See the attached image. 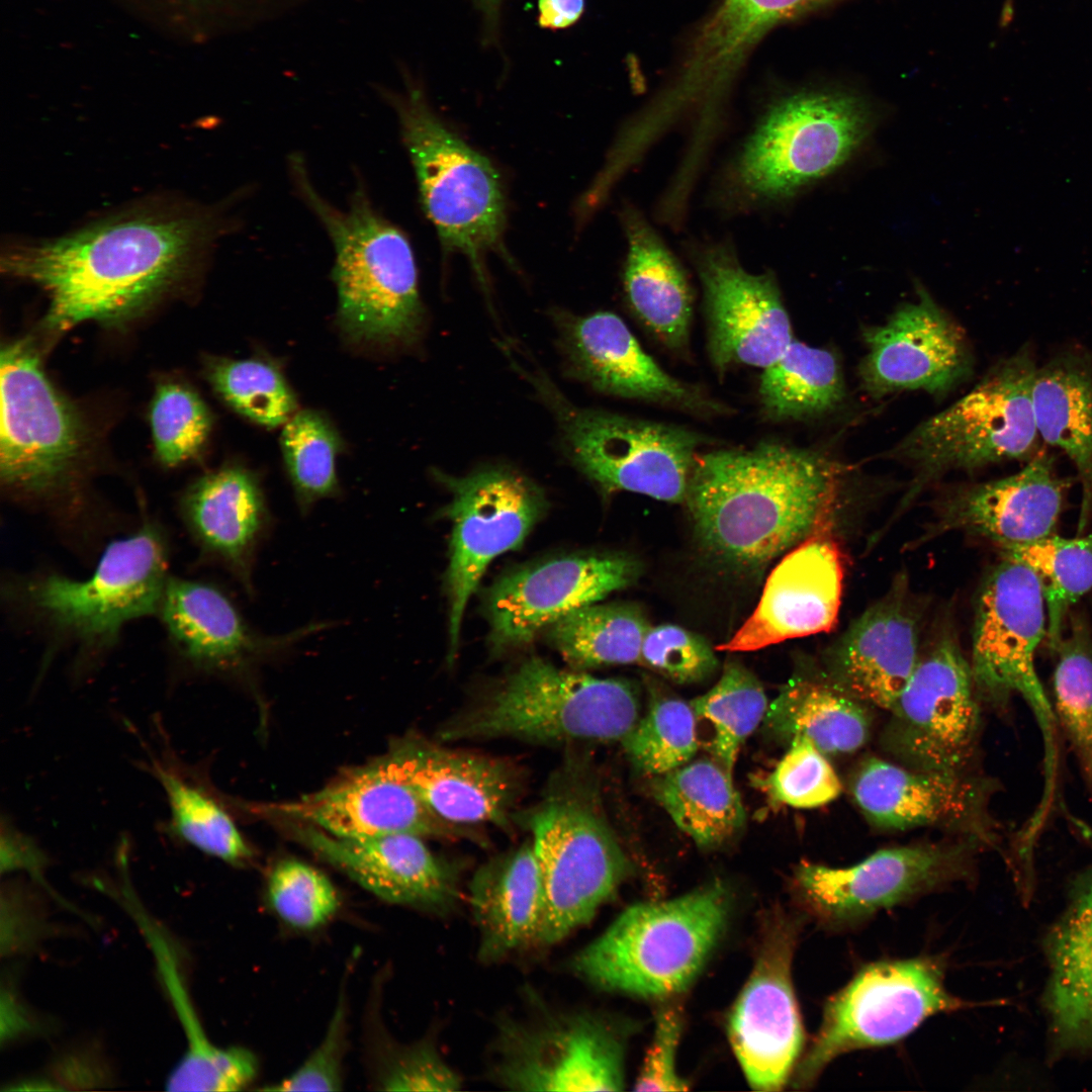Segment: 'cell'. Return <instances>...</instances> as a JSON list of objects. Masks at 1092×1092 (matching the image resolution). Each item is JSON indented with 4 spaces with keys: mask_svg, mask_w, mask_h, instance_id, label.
Wrapping results in <instances>:
<instances>
[{
    "mask_svg": "<svg viewBox=\"0 0 1092 1092\" xmlns=\"http://www.w3.org/2000/svg\"><path fill=\"white\" fill-rule=\"evenodd\" d=\"M295 828L298 839L379 899L435 914L453 909L458 872L412 833L364 838L331 835L313 826Z\"/></svg>",
    "mask_w": 1092,
    "mask_h": 1092,
    "instance_id": "26",
    "label": "cell"
},
{
    "mask_svg": "<svg viewBox=\"0 0 1092 1092\" xmlns=\"http://www.w3.org/2000/svg\"><path fill=\"white\" fill-rule=\"evenodd\" d=\"M650 688L646 714L622 742L638 769L661 776L688 763L700 743L691 703Z\"/></svg>",
    "mask_w": 1092,
    "mask_h": 1092,
    "instance_id": "47",
    "label": "cell"
},
{
    "mask_svg": "<svg viewBox=\"0 0 1092 1092\" xmlns=\"http://www.w3.org/2000/svg\"><path fill=\"white\" fill-rule=\"evenodd\" d=\"M167 580L163 542L147 525L111 542L87 578L48 575L26 593L57 630L85 643H104L129 621L157 612Z\"/></svg>",
    "mask_w": 1092,
    "mask_h": 1092,
    "instance_id": "16",
    "label": "cell"
},
{
    "mask_svg": "<svg viewBox=\"0 0 1092 1092\" xmlns=\"http://www.w3.org/2000/svg\"><path fill=\"white\" fill-rule=\"evenodd\" d=\"M376 1084L385 1091H456L460 1075L441 1057L429 1036L411 1044L380 1042Z\"/></svg>",
    "mask_w": 1092,
    "mask_h": 1092,
    "instance_id": "53",
    "label": "cell"
},
{
    "mask_svg": "<svg viewBox=\"0 0 1092 1092\" xmlns=\"http://www.w3.org/2000/svg\"><path fill=\"white\" fill-rule=\"evenodd\" d=\"M480 10L486 31L493 36L499 23L500 8L506 0H473Z\"/></svg>",
    "mask_w": 1092,
    "mask_h": 1092,
    "instance_id": "59",
    "label": "cell"
},
{
    "mask_svg": "<svg viewBox=\"0 0 1092 1092\" xmlns=\"http://www.w3.org/2000/svg\"><path fill=\"white\" fill-rule=\"evenodd\" d=\"M988 847L974 838L880 849L847 868L802 862L797 888L806 908L824 926L845 930L891 908L971 874Z\"/></svg>",
    "mask_w": 1092,
    "mask_h": 1092,
    "instance_id": "15",
    "label": "cell"
},
{
    "mask_svg": "<svg viewBox=\"0 0 1092 1092\" xmlns=\"http://www.w3.org/2000/svg\"><path fill=\"white\" fill-rule=\"evenodd\" d=\"M797 923L775 914L728 1017V1038L754 1090L777 1091L798 1064L804 1032L792 981Z\"/></svg>",
    "mask_w": 1092,
    "mask_h": 1092,
    "instance_id": "19",
    "label": "cell"
},
{
    "mask_svg": "<svg viewBox=\"0 0 1092 1092\" xmlns=\"http://www.w3.org/2000/svg\"><path fill=\"white\" fill-rule=\"evenodd\" d=\"M339 444L331 424L316 412H298L284 424L281 447L301 512L337 493Z\"/></svg>",
    "mask_w": 1092,
    "mask_h": 1092,
    "instance_id": "48",
    "label": "cell"
},
{
    "mask_svg": "<svg viewBox=\"0 0 1092 1092\" xmlns=\"http://www.w3.org/2000/svg\"><path fill=\"white\" fill-rule=\"evenodd\" d=\"M972 1006L946 990L937 959L869 965L826 1003L817 1034L796 1066L794 1084L808 1087L840 1055L893 1043L933 1014Z\"/></svg>",
    "mask_w": 1092,
    "mask_h": 1092,
    "instance_id": "11",
    "label": "cell"
},
{
    "mask_svg": "<svg viewBox=\"0 0 1092 1092\" xmlns=\"http://www.w3.org/2000/svg\"><path fill=\"white\" fill-rule=\"evenodd\" d=\"M763 722L771 736L789 742L807 737L825 754L854 752L870 735L866 705L828 678L790 680L768 704Z\"/></svg>",
    "mask_w": 1092,
    "mask_h": 1092,
    "instance_id": "40",
    "label": "cell"
},
{
    "mask_svg": "<svg viewBox=\"0 0 1092 1092\" xmlns=\"http://www.w3.org/2000/svg\"><path fill=\"white\" fill-rule=\"evenodd\" d=\"M441 820L453 825H509L521 790L518 770L492 757L450 749L421 737L397 742L382 758Z\"/></svg>",
    "mask_w": 1092,
    "mask_h": 1092,
    "instance_id": "27",
    "label": "cell"
},
{
    "mask_svg": "<svg viewBox=\"0 0 1092 1092\" xmlns=\"http://www.w3.org/2000/svg\"><path fill=\"white\" fill-rule=\"evenodd\" d=\"M250 811L313 826L331 835L364 838L390 833L454 837L463 831L438 818L383 759L290 802L256 804Z\"/></svg>",
    "mask_w": 1092,
    "mask_h": 1092,
    "instance_id": "24",
    "label": "cell"
},
{
    "mask_svg": "<svg viewBox=\"0 0 1092 1092\" xmlns=\"http://www.w3.org/2000/svg\"><path fill=\"white\" fill-rule=\"evenodd\" d=\"M1001 550L1037 576L1045 602L1046 636L1056 650L1071 607L1092 588V533L1074 538L1054 534Z\"/></svg>",
    "mask_w": 1092,
    "mask_h": 1092,
    "instance_id": "46",
    "label": "cell"
},
{
    "mask_svg": "<svg viewBox=\"0 0 1092 1092\" xmlns=\"http://www.w3.org/2000/svg\"><path fill=\"white\" fill-rule=\"evenodd\" d=\"M144 757L138 761L161 787L168 806L162 832L177 843L191 846L226 863L250 860L251 848L234 819L206 786L199 771L173 747L161 718L154 716L149 737L134 726Z\"/></svg>",
    "mask_w": 1092,
    "mask_h": 1092,
    "instance_id": "33",
    "label": "cell"
},
{
    "mask_svg": "<svg viewBox=\"0 0 1092 1092\" xmlns=\"http://www.w3.org/2000/svg\"><path fill=\"white\" fill-rule=\"evenodd\" d=\"M639 664L680 685L708 678L718 667L711 645L702 636L672 624L648 629Z\"/></svg>",
    "mask_w": 1092,
    "mask_h": 1092,
    "instance_id": "54",
    "label": "cell"
},
{
    "mask_svg": "<svg viewBox=\"0 0 1092 1092\" xmlns=\"http://www.w3.org/2000/svg\"><path fill=\"white\" fill-rule=\"evenodd\" d=\"M842 583L839 547L824 531L811 535L780 560L753 613L715 649L754 651L830 631L837 622Z\"/></svg>",
    "mask_w": 1092,
    "mask_h": 1092,
    "instance_id": "25",
    "label": "cell"
},
{
    "mask_svg": "<svg viewBox=\"0 0 1092 1092\" xmlns=\"http://www.w3.org/2000/svg\"><path fill=\"white\" fill-rule=\"evenodd\" d=\"M123 905L148 941L186 1038L185 1053L168 1076L166 1089L219 1092L231 1090L246 1070L245 1050L242 1046L220 1048L210 1040L195 1012L172 941L143 909L136 896L126 899Z\"/></svg>",
    "mask_w": 1092,
    "mask_h": 1092,
    "instance_id": "39",
    "label": "cell"
},
{
    "mask_svg": "<svg viewBox=\"0 0 1092 1092\" xmlns=\"http://www.w3.org/2000/svg\"><path fill=\"white\" fill-rule=\"evenodd\" d=\"M650 628L638 608L630 605H589L559 620L548 639L574 668L639 663Z\"/></svg>",
    "mask_w": 1092,
    "mask_h": 1092,
    "instance_id": "43",
    "label": "cell"
},
{
    "mask_svg": "<svg viewBox=\"0 0 1092 1092\" xmlns=\"http://www.w3.org/2000/svg\"><path fill=\"white\" fill-rule=\"evenodd\" d=\"M493 1080L515 1091H621L624 1046L604 1017L574 1010L537 1009L500 1020Z\"/></svg>",
    "mask_w": 1092,
    "mask_h": 1092,
    "instance_id": "12",
    "label": "cell"
},
{
    "mask_svg": "<svg viewBox=\"0 0 1092 1092\" xmlns=\"http://www.w3.org/2000/svg\"><path fill=\"white\" fill-rule=\"evenodd\" d=\"M158 611L186 660L210 673L244 670L325 628L312 624L284 635H263L250 627L222 592L180 578H168Z\"/></svg>",
    "mask_w": 1092,
    "mask_h": 1092,
    "instance_id": "28",
    "label": "cell"
},
{
    "mask_svg": "<svg viewBox=\"0 0 1092 1092\" xmlns=\"http://www.w3.org/2000/svg\"><path fill=\"white\" fill-rule=\"evenodd\" d=\"M853 467L781 443L699 453L686 494L696 531L722 560L762 565L826 530Z\"/></svg>",
    "mask_w": 1092,
    "mask_h": 1092,
    "instance_id": "2",
    "label": "cell"
},
{
    "mask_svg": "<svg viewBox=\"0 0 1092 1092\" xmlns=\"http://www.w3.org/2000/svg\"><path fill=\"white\" fill-rule=\"evenodd\" d=\"M543 908L536 943L559 942L589 922L630 864L590 793L566 772L527 816Z\"/></svg>",
    "mask_w": 1092,
    "mask_h": 1092,
    "instance_id": "9",
    "label": "cell"
},
{
    "mask_svg": "<svg viewBox=\"0 0 1092 1092\" xmlns=\"http://www.w3.org/2000/svg\"><path fill=\"white\" fill-rule=\"evenodd\" d=\"M862 339L858 377L873 397L902 390L942 394L973 373L966 332L923 287L885 323L864 328Z\"/></svg>",
    "mask_w": 1092,
    "mask_h": 1092,
    "instance_id": "20",
    "label": "cell"
},
{
    "mask_svg": "<svg viewBox=\"0 0 1092 1092\" xmlns=\"http://www.w3.org/2000/svg\"><path fill=\"white\" fill-rule=\"evenodd\" d=\"M696 266L708 322L713 366L724 373L734 365L764 369L794 341L789 313L776 278L743 269L726 246L704 247Z\"/></svg>",
    "mask_w": 1092,
    "mask_h": 1092,
    "instance_id": "21",
    "label": "cell"
},
{
    "mask_svg": "<svg viewBox=\"0 0 1092 1092\" xmlns=\"http://www.w3.org/2000/svg\"><path fill=\"white\" fill-rule=\"evenodd\" d=\"M759 399L764 414L777 421L800 420L827 413L844 397L842 372L835 355L794 341L762 369Z\"/></svg>",
    "mask_w": 1092,
    "mask_h": 1092,
    "instance_id": "42",
    "label": "cell"
},
{
    "mask_svg": "<svg viewBox=\"0 0 1092 1092\" xmlns=\"http://www.w3.org/2000/svg\"><path fill=\"white\" fill-rule=\"evenodd\" d=\"M184 510L203 549L224 563L252 593L256 551L270 523L257 477L240 467L209 473L190 488Z\"/></svg>",
    "mask_w": 1092,
    "mask_h": 1092,
    "instance_id": "35",
    "label": "cell"
},
{
    "mask_svg": "<svg viewBox=\"0 0 1092 1092\" xmlns=\"http://www.w3.org/2000/svg\"><path fill=\"white\" fill-rule=\"evenodd\" d=\"M347 1008L341 996L320 1044L289 1076L268 1091H339L343 1085V1063L347 1049Z\"/></svg>",
    "mask_w": 1092,
    "mask_h": 1092,
    "instance_id": "55",
    "label": "cell"
},
{
    "mask_svg": "<svg viewBox=\"0 0 1092 1092\" xmlns=\"http://www.w3.org/2000/svg\"><path fill=\"white\" fill-rule=\"evenodd\" d=\"M873 114L842 91H802L772 103L733 159L729 186L739 198L764 203L793 196L831 174L860 147Z\"/></svg>",
    "mask_w": 1092,
    "mask_h": 1092,
    "instance_id": "8",
    "label": "cell"
},
{
    "mask_svg": "<svg viewBox=\"0 0 1092 1092\" xmlns=\"http://www.w3.org/2000/svg\"><path fill=\"white\" fill-rule=\"evenodd\" d=\"M397 113L421 200L446 251L470 261L482 280L489 252L506 254V202L490 161L450 130L420 87L388 96Z\"/></svg>",
    "mask_w": 1092,
    "mask_h": 1092,
    "instance_id": "7",
    "label": "cell"
},
{
    "mask_svg": "<svg viewBox=\"0 0 1092 1092\" xmlns=\"http://www.w3.org/2000/svg\"><path fill=\"white\" fill-rule=\"evenodd\" d=\"M1032 401L1040 439L1061 449L1074 464L1081 484L1078 533L1092 519V360L1069 350L1035 372Z\"/></svg>",
    "mask_w": 1092,
    "mask_h": 1092,
    "instance_id": "38",
    "label": "cell"
},
{
    "mask_svg": "<svg viewBox=\"0 0 1092 1092\" xmlns=\"http://www.w3.org/2000/svg\"><path fill=\"white\" fill-rule=\"evenodd\" d=\"M436 476L452 494L445 509L452 522L446 576L448 658L452 661L466 605L483 572L496 556L523 543L542 518L546 500L531 480L509 469H483L463 477Z\"/></svg>",
    "mask_w": 1092,
    "mask_h": 1092,
    "instance_id": "17",
    "label": "cell"
},
{
    "mask_svg": "<svg viewBox=\"0 0 1092 1092\" xmlns=\"http://www.w3.org/2000/svg\"><path fill=\"white\" fill-rule=\"evenodd\" d=\"M218 394L238 413L264 427L285 424L296 399L282 374L257 359L218 360L209 371Z\"/></svg>",
    "mask_w": 1092,
    "mask_h": 1092,
    "instance_id": "49",
    "label": "cell"
},
{
    "mask_svg": "<svg viewBox=\"0 0 1092 1092\" xmlns=\"http://www.w3.org/2000/svg\"><path fill=\"white\" fill-rule=\"evenodd\" d=\"M469 902L481 962L494 963L536 943L543 890L533 845L525 843L481 866L470 881Z\"/></svg>",
    "mask_w": 1092,
    "mask_h": 1092,
    "instance_id": "36",
    "label": "cell"
},
{
    "mask_svg": "<svg viewBox=\"0 0 1092 1092\" xmlns=\"http://www.w3.org/2000/svg\"><path fill=\"white\" fill-rule=\"evenodd\" d=\"M635 564L619 556L573 555L523 567L488 590L489 642L504 651L532 641L544 629L631 583Z\"/></svg>",
    "mask_w": 1092,
    "mask_h": 1092,
    "instance_id": "23",
    "label": "cell"
},
{
    "mask_svg": "<svg viewBox=\"0 0 1092 1092\" xmlns=\"http://www.w3.org/2000/svg\"><path fill=\"white\" fill-rule=\"evenodd\" d=\"M81 448L76 415L46 377L25 342L1 352L0 469L2 480L46 492L70 473Z\"/></svg>",
    "mask_w": 1092,
    "mask_h": 1092,
    "instance_id": "18",
    "label": "cell"
},
{
    "mask_svg": "<svg viewBox=\"0 0 1092 1092\" xmlns=\"http://www.w3.org/2000/svg\"><path fill=\"white\" fill-rule=\"evenodd\" d=\"M216 229L209 212L144 208L62 238L17 246L2 258V266L49 293L50 328L113 322L146 307L195 270Z\"/></svg>",
    "mask_w": 1092,
    "mask_h": 1092,
    "instance_id": "1",
    "label": "cell"
},
{
    "mask_svg": "<svg viewBox=\"0 0 1092 1092\" xmlns=\"http://www.w3.org/2000/svg\"><path fill=\"white\" fill-rule=\"evenodd\" d=\"M584 5L585 0H538V24L551 30L567 28L579 20Z\"/></svg>",
    "mask_w": 1092,
    "mask_h": 1092,
    "instance_id": "58",
    "label": "cell"
},
{
    "mask_svg": "<svg viewBox=\"0 0 1092 1092\" xmlns=\"http://www.w3.org/2000/svg\"><path fill=\"white\" fill-rule=\"evenodd\" d=\"M1038 365L1028 344L996 363L963 397L922 421L886 452L916 471L909 496L951 470L1030 460L1042 449L1032 387Z\"/></svg>",
    "mask_w": 1092,
    "mask_h": 1092,
    "instance_id": "6",
    "label": "cell"
},
{
    "mask_svg": "<svg viewBox=\"0 0 1092 1092\" xmlns=\"http://www.w3.org/2000/svg\"><path fill=\"white\" fill-rule=\"evenodd\" d=\"M1056 651L1052 708L1085 792L1092 797V636L1081 617L1072 616Z\"/></svg>",
    "mask_w": 1092,
    "mask_h": 1092,
    "instance_id": "45",
    "label": "cell"
},
{
    "mask_svg": "<svg viewBox=\"0 0 1092 1092\" xmlns=\"http://www.w3.org/2000/svg\"><path fill=\"white\" fill-rule=\"evenodd\" d=\"M920 657L918 616L897 588L867 609L835 643L827 678L864 705L890 711Z\"/></svg>",
    "mask_w": 1092,
    "mask_h": 1092,
    "instance_id": "31",
    "label": "cell"
},
{
    "mask_svg": "<svg viewBox=\"0 0 1092 1092\" xmlns=\"http://www.w3.org/2000/svg\"><path fill=\"white\" fill-rule=\"evenodd\" d=\"M690 703L700 745L732 774L740 747L768 708L761 684L740 662L730 660L716 685Z\"/></svg>",
    "mask_w": 1092,
    "mask_h": 1092,
    "instance_id": "44",
    "label": "cell"
},
{
    "mask_svg": "<svg viewBox=\"0 0 1092 1092\" xmlns=\"http://www.w3.org/2000/svg\"><path fill=\"white\" fill-rule=\"evenodd\" d=\"M830 0H719L699 30L669 91L709 106L729 86L755 43L774 26Z\"/></svg>",
    "mask_w": 1092,
    "mask_h": 1092,
    "instance_id": "34",
    "label": "cell"
},
{
    "mask_svg": "<svg viewBox=\"0 0 1092 1092\" xmlns=\"http://www.w3.org/2000/svg\"><path fill=\"white\" fill-rule=\"evenodd\" d=\"M730 897L720 883L686 895L631 905L571 961L594 986L641 998H666L689 987L717 946Z\"/></svg>",
    "mask_w": 1092,
    "mask_h": 1092,
    "instance_id": "4",
    "label": "cell"
},
{
    "mask_svg": "<svg viewBox=\"0 0 1092 1092\" xmlns=\"http://www.w3.org/2000/svg\"><path fill=\"white\" fill-rule=\"evenodd\" d=\"M1050 1053L1092 1058V864L1070 881L1067 904L1043 941Z\"/></svg>",
    "mask_w": 1092,
    "mask_h": 1092,
    "instance_id": "32",
    "label": "cell"
},
{
    "mask_svg": "<svg viewBox=\"0 0 1092 1092\" xmlns=\"http://www.w3.org/2000/svg\"><path fill=\"white\" fill-rule=\"evenodd\" d=\"M681 1030L682 1017L678 1008L666 1006L658 1010L652 1041L635 1081L636 1091H685L689 1088L676 1070Z\"/></svg>",
    "mask_w": 1092,
    "mask_h": 1092,
    "instance_id": "56",
    "label": "cell"
},
{
    "mask_svg": "<svg viewBox=\"0 0 1092 1092\" xmlns=\"http://www.w3.org/2000/svg\"><path fill=\"white\" fill-rule=\"evenodd\" d=\"M1 874L24 872L33 882L51 890L44 870L49 857L40 844L28 833L20 830L10 817H1Z\"/></svg>",
    "mask_w": 1092,
    "mask_h": 1092,
    "instance_id": "57",
    "label": "cell"
},
{
    "mask_svg": "<svg viewBox=\"0 0 1092 1092\" xmlns=\"http://www.w3.org/2000/svg\"><path fill=\"white\" fill-rule=\"evenodd\" d=\"M978 700L970 662L945 634L920 657L890 709L882 745L907 767L966 774L979 741Z\"/></svg>",
    "mask_w": 1092,
    "mask_h": 1092,
    "instance_id": "13",
    "label": "cell"
},
{
    "mask_svg": "<svg viewBox=\"0 0 1092 1092\" xmlns=\"http://www.w3.org/2000/svg\"><path fill=\"white\" fill-rule=\"evenodd\" d=\"M628 252L623 284L638 320L671 350L687 347L693 297L685 271L647 220L632 207L622 215Z\"/></svg>",
    "mask_w": 1092,
    "mask_h": 1092,
    "instance_id": "37",
    "label": "cell"
},
{
    "mask_svg": "<svg viewBox=\"0 0 1092 1092\" xmlns=\"http://www.w3.org/2000/svg\"><path fill=\"white\" fill-rule=\"evenodd\" d=\"M267 898L281 921L305 931L329 922L340 907L331 881L313 867L292 858L283 859L272 869Z\"/></svg>",
    "mask_w": 1092,
    "mask_h": 1092,
    "instance_id": "50",
    "label": "cell"
},
{
    "mask_svg": "<svg viewBox=\"0 0 1092 1092\" xmlns=\"http://www.w3.org/2000/svg\"><path fill=\"white\" fill-rule=\"evenodd\" d=\"M789 743L785 755L762 782L769 798L797 809L817 808L837 799L842 785L826 754L804 736Z\"/></svg>",
    "mask_w": 1092,
    "mask_h": 1092,
    "instance_id": "51",
    "label": "cell"
},
{
    "mask_svg": "<svg viewBox=\"0 0 1092 1092\" xmlns=\"http://www.w3.org/2000/svg\"><path fill=\"white\" fill-rule=\"evenodd\" d=\"M557 412L575 465L605 490L685 502L707 437L680 426L610 412L568 405Z\"/></svg>",
    "mask_w": 1092,
    "mask_h": 1092,
    "instance_id": "14",
    "label": "cell"
},
{
    "mask_svg": "<svg viewBox=\"0 0 1092 1092\" xmlns=\"http://www.w3.org/2000/svg\"><path fill=\"white\" fill-rule=\"evenodd\" d=\"M995 782L966 774L920 770L872 757L851 783L855 803L876 826L905 830L942 827L994 846L998 825L989 803Z\"/></svg>",
    "mask_w": 1092,
    "mask_h": 1092,
    "instance_id": "22",
    "label": "cell"
},
{
    "mask_svg": "<svg viewBox=\"0 0 1092 1092\" xmlns=\"http://www.w3.org/2000/svg\"><path fill=\"white\" fill-rule=\"evenodd\" d=\"M150 417L157 454L168 466L196 455L207 439L211 424L209 412L199 396L175 383L158 388Z\"/></svg>",
    "mask_w": 1092,
    "mask_h": 1092,
    "instance_id": "52",
    "label": "cell"
},
{
    "mask_svg": "<svg viewBox=\"0 0 1092 1092\" xmlns=\"http://www.w3.org/2000/svg\"><path fill=\"white\" fill-rule=\"evenodd\" d=\"M659 777L656 799L699 846H719L743 827L745 809L732 774L715 759L689 761Z\"/></svg>",
    "mask_w": 1092,
    "mask_h": 1092,
    "instance_id": "41",
    "label": "cell"
},
{
    "mask_svg": "<svg viewBox=\"0 0 1092 1092\" xmlns=\"http://www.w3.org/2000/svg\"><path fill=\"white\" fill-rule=\"evenodd\" d=\"M1066 489L1054 457L1041 450L1020 471L944 498L937 529L976 534L1000 548L1033 542L1055 534Z\"/></svg>",
    "mask_w": 1092,
    "mask_h": 1092,
    "instance_id": "30",
    "label": "cell"
},
{
    "mask_svg": "<svg viewBox=\"0 0 1092 1092\" xmlns=\"http://www.w3.org/2000/svg\"><path fill=\"white\" fill-rule=\"evenodd\" d=\"M635 689L625 680L566 670L533 657L464 712L441 739L497 737L553 743L623 740L639 720Z\"/></svg>",
    "mask_w": 1092,
    "mask_h": 1092,
    "instance_id": "5",
    "label": "cell"
},
{
    "mask_svg": "<svg viewBox=\"0 0 1092 1092\" xmlns=\"http://www.w3.org/2000/svg\"><path fill=\"white\" fill-rule=\"evenodd\" d=\"M290 170L300 197L334 246L332 277L344 332L367 344L413 342L421 331L423 307L407 238L374 208L362 186L347 208H338L313 187L299 155L291 156Z\"/></svg>",
    "mask_w": 1092,
    "mask_h": 1092,
    "instance_id": "3",
    "label": "cell"
},
{
    "mask_svg": "<svg viewBox=\"0 0 1092 1092\" xmlns=\"http://www.w3.org/2000/svg\"><path fill=\"white\" fill-rule=\"evenodd\" d=\"M978 599L971 670L978 695L993 707L1008 708L1021 697L1039 726L1045 776H1057L1058 725L1035 667V653L1048 632L1040 582L1026 565L1002 556Z\"/></svg>",
    "mask_w": 1092,
    "mask_h": 1092,
    "instance_id": "10",
    "label": "cell"
},
{
    "mask_svg": "<svg viewBox=\"0 0 1092 1092\" xmlns=\"http://www.w3.org/2000/svg\"><path fill=\"white\" fill-rule=\"evenodd\" d=\"M564 341L574 371L599 391L701 415L725 411L700 387L662 369L615 313L572 318Z\"/></svg>",
    "mask_w": 1092,
    "mask_h": 1092,
    "instance_id": "29",
    "label": "cell"
}]
</instances>
